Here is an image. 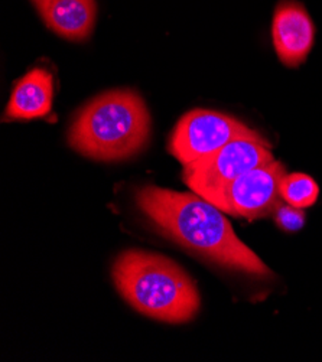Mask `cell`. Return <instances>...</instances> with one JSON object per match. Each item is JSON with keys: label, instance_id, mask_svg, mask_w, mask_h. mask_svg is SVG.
<instances>
[{"label": "cell", "instance_id": "6da1fadb", "mask_svg": "<svg viewBox=\"0 0 322 362\" xmlns=\"http://www.w3.org/2000/svg\"><path fill=\"white\" fill-rule=\"evenodd\" d=\"M134 201L161 235L192 255L229 270L263 277L272 274L236 235L223 212L202 197L145 185L136 191Z\"/></svg>", "mask_w": 322, "mask_h": 362}, {"label": "cell", "instance_id": "7a4b0ae2", "mask_svg": "<svg viewBox=\"0 0 322 362\" xmlns=\"http://www.w3.org/2000/svg\"><path fill=\"white\" fill-rule=\"evenodd\" d=\"M149 137L148 105L130 88L104 91L90 100L68 130L69 148L98 162L130 159L146 148Z\"/></svg>", "mask_w": 322, "mask_h": 362}, {"label": "cell", "instance_id": "3957f363", "mask_svg": "<svg viewBox=\"0 0 322 362\" xmlns=\"http://www.w3.org/2000/svg\"><path fill=\"white\" fill-rule=\"evenodd\" d=\"M120 296L140 315L181 325L191 322L201 306L197 284L171 259L143 250L120 252L112 267Z\"/></svg>", "mask_w": 322, "mask_h": 362}, {"label": "cell", "instance_id": "277c9868", "mask_svg": "<svg viewBox=\"0 0 322 362\" xmlns=\"http://www.w3.org/2000/svg\"><path fill=\"white\" fill-rule=\"evenodd\" d=\"M272 160V146L262 134L241 136L220 151L185 165L183 180L194 194L207 199L243 173Z\"/></svg>", "mask_w": 322, "mask_h": 362}, {"label": "cell", "instance_id": "5b68a950", "mask_svg": "<svg viewBox=\"0 0 322 362\" xmlns=\"http://www.w3.org/2000/svg\"><path fill=\"white\" fill-rule=\"evenodd\" d=\"M258 134L260 133L233 116L195 108L178 120L169 137L168 151L185 166L220 151L237 137Z\"/></svg>", "mask_w": 322, "mask_h": 362}, {"label": "cell", "instance_id": "8992f818", "mask_svg": "<svg viewBox=\"0 0 322 362\" xmlns=\"http://www.w3.org/2000/svg\"><path fill=\"white\" fill-rule=\"evenodd\" d=\"M284 176V166L275 159L236 177L205 201L237 218L250 221L263 218L284 202L280 195V184Z\"/></svg>", "mask_w": 322, "mask_h": 362}, {"label": "cell", "instance_id": "52a82bcc", "mask_svg": "<svg viewBox=\"0 0 322 362\" xmlns=\"http://www.w3.org/2000/svg\"><path fill=\"white\" fill-rule=\"evenodd\" d=\"M315 26L306 9L294 0H283L272 21V41L280 62L289 68L301 65L309 55Z\"/></svg>", "mask_w": 322, "mask_h": 362}, {"label": "cell", "instance_id": "ba28073f", "mask_svg": "<svg viewBox=\"0 0 322 362\" xmlns=\"http://www.w3.org/2000/svg\"><path fill=\"white\" fill-rule=\"evenodd\" d=\"M44 23L58 36L81 42L93 33L97 4L96 0H30Z\"/></svg>", "mask_w": 322, "mask_h": 362}, {"label": "cell", "instance_id": "9c48e42d", "mask_svg": "<svg viewBox=\"0 0 322 362\" xmlns=\"http://www.w3.org/2000/svg\"><path fill=\"white\" fill-rule=\"evenodd\" d=\"M54 100V77L44 68H33L16 81L5 117L35 120L50 115Z\"/></svg>", "mask_w": 322, "mask_h": 362}, {"label": "cell", "instance_id": "30bf717a", "mask_svg": "<svg viewBox=\"0 0 322 362\" xmlns=\"http://www.w3.org/2000/svg\"><path fill=\"white\" fill-rule=\"evenodd\" d=\"M280 195L286 204L305 209L316 202L319 187L309 175L291 173L282 180Z\"/></svg>", "mask_w": 322, "mask_h": 362}, {"label": "cell", "instance_id": "8fae6325", "mask_svg": "<svg viewBox=\"0 0 322 362\" xmlns=\"http://www.w3.org/2000/svg\"><path fill=\"white\" fill-rule=\"evenodd\" d=\"M275 223L280 230L286 233H297L305 224L304 209L289 204H280L275 211Z\"/></svg>", "mask_w": 322, "mask_h": 362}]
</instances>
